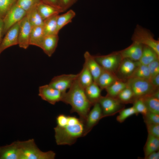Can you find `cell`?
<instances>
[{"instance_id":"836d02e7","label":"cell","mask_w":159,"mask_h":159,"mask_svg":"<svg viewBox=\"0 0 159 159\" xmlns=\"http://www.w3.org/2000/svg\"><path fill=\"white\" fill-rule=\"evenodd\" d=\"M41 2V0H16V4L27 12Z\"/></svg>"},{"instance_id":"ee69618b","label":"cell","mask_w":159,"mask_h":159,"mask_svg":"<svg viewBox=\"0 0 159 159\" xmlns=\"http://www.w3.org/2000/svg\"><path fill=\"white\" fill-rule=\"evenodd\" d=\"M3 19L0 17V43L1 41V38L3 35Z\"/></svg>"},{"instance_id":"ab89813d","label":"cell","mask_w":159,"mask_h":159,"mask_svg":"<svg viewBox=\"0 0 159 159\" xmlns=\"http://www.w3.org/2000/svg\"><path fill=\"white\" fill-rule=\"evenodd\" d=\"M77 1L78 0H60V7L62 12L66 11Z\"/></svg>"},{"instance_id":"d590c367","label":"cell","mask_w":159,"mask_h":159,"mask_svg":"<svg viewBox=\"0 0 159 159\" xmlns=\"http://www.w3.org/2000/svg\"><path fill=\"white\" fill-rule=\"evenodd\" d=\"M133 103V106L138 114L140 113L144 115L148 112L146 106L141 98L135 99Z\"/></svg>"},{"instance_id":"1f68e13d","label":"cell","mask_w":159,"mask_h":159,"mask_svg":"<svg viewBox=\"0 0 159 159\" xmlns=\"http://www.w3.org/2000/svg\"><path fill=\"white\" fill-rule=\"evenodd\" d=\"M116 98L122 104L133 103L134 100L133 92L127 86L119 94Z\"/></svg>"},{"instance_id":"f546056e","label":"cell","mask_w":159,"mask_h":159,"mask_svg":"<svg viewBox=\"0 0 159 159\" xmlns=\"http://www.w3.org/2000/svg\"><path fill=\"white\" fill-rule=\"evenodd\" d=\"M144 102L148 112L159 114V99L150 95L141 97Z\"/></svg>"},{"instance_id":"f1b7e54d","label":"cell","mask_w":159,"mask_h":159,"mask_svg":"<svg viewBox=\"0 0 159 159\" xmlns=\"http://www.w3.org/2000/svg\"><path fill=\"white\" fill-rule=\"evenodd\" d=\"M26 13V16L32 27L43 25L44 20L38 12L37 6L32 8Z\"/></svg>"},{"instance_id":"d4e9b609","label":"cell","mask_w":159,"mask_h":159,"mask_svg":"<svg viewBox=\"0 0 159 159\" xmlns=\"http://www.w3.org/2000/svg\"><path fill=\"white\" fill-rule=\"evenodd\" d=\"M159 149V138L148 134L143 148L144 159L151 153L158 150Z\"/></svg>"},{"instance_id":"b9f144b4","label":"cell","mask_w":159,"mask_h":159,"mask_svg":"<svg viewBox=\"0 0 159 159\" xmlns=\"http://www.w3.org/2000/svg\"><path fill=\"white\" fill-rule=\"evenodd\" d=\"M150 82L157 89L159 88V74L151 78Z\"/></svg>"},{"instance_id":"484cf974","label":"cell","mask_w":159,"mask_h":159,"mask_svg":"<svg viewBox=\"0 0 159 159\" xmlns=\"http://www.w3.org/2000/svg\"><path fill=\"white\" fill-rule=\"evenodd\" d=\"M77 79L80 84L84 88L93 82L92 76L85 63L82 70L77 74Z\"/></svg>"},{"instance_id":"83f0119b","label":"cell","mask_w":159,"mask_h":159,"mask_svg":"<svg viewBox=\"0 0 159 159\" xmlns=\"http://www.w3.org/2000/svg\"><path fill=\"white\" fill-rule=\"evenodd\" d=\"M76 15L75 11L70 9L65 13L57 16V32L58 34L59 31L64 26L72 21Z\"/></svg>"},{"instance_id":"6da1fadb","label":"cell","mask_w":159,"mask_h":159,"mask_svg":"<svg viewBox=\"0 0 159 159\" xmlns=\"http://www.w3.org/2000/svg\"><path fill=\"white\" fill-rule=\"evenodd\" d=\"M57 126L54 128V137L58 145H72L78 138L83 137L84 124L80 118L64 114L56 118Z\"/></svg>"},{"instance_id":"ac0fdd59","label":"cell","mask_w":159,"mask_h":159,"mask_svg":"<svg viewBox=\"0 0 159 159\" xmlns=\"http://www.w3.org/2000/svg\"><path fill=\"white\" fill-rule=\"evenodd\" d=\"M59 39L58 34L45 36L40 48L48 57H51L56 50Z\"/></svg>"},{"instance_id":"5b68a950","label":"cell","mask_w":159,"mask_h":159,"mask_svg":"<svg viewBox=\"0 0 159 159\" xmlns=\"http://www.w3.org/2000/svg\"><path fill=\"white\" fill-rule=\"evenodd\" d=\"M131 39L133 42L150 47L159 56V41L154 38L148 30L137 25Z\"/></svg>"},{"instance_id":"7c38bea8","label":"cell","mask_w":159,"mask_h":159,"mask_svg":"<svg viewBox=\"0 0 159 159\" xmlns=\"http://www.w3.org/2000/svg\"><path fill=\"white\" fill-rule=\"evenodd\" d=\"M32 27L26 15L20 21L18 34V45L24 49L29 45V40Z\"/></svg>"},{"instance_id":"f6af8a7d","label":"cell","mask_w":159,"mask_h":159,"mask_svg":"<svg viewBox=\"0 0 159 159\" xmlns=\"http://www.w3.org/2000/svg\"><path fill=\"white\" fill-rule=\"evenodd\" d=\"M153 97L159 99V89L157 90L151 94L150 95Z\"/></svg>"},{"instance_id":"ba28073f","label":"cell","mask_w":159,"mask_h":159,"mask_svg":"<svg viewBox=\"0 0 159 159\" xmlns=\"http://www.w3.org/2000/svg\"><path fill=\"white\" fill-rule=\"evenodd\" d=\"M26 12L16 5H13L3 18V35L26 15Z\"/></svg>"},{"instance_id":"e0dca14e","label":"cell","mask_w":159,"mask_h":159,"mask_svg":"<svg viewBox=\"0 0 159 159\" xmlns=\"http://www.w3.org/2000/svg\"><path fill=\"white\" fill-rule=\"evenodd\" d=\"M84 56V63L92 76L93 82H96L102 72V68L96 60L94 56L91 55L88 51L85 52Z\"/></svg>"},{"instance_id":"8d00e7d4","label":"cell","mask_w":159,"mask_h":159,"mask_svg":"<svg viewBox=\"0 0 159 159\" xmlns=\"http://www.w3.org/2000/svg\"><path fill=\"white\" fill-rule=\"evenodd\" d=\"M143 116L146 124H159V114L148 112Z\"/></svg>"},{"instance_id":"d6a6232c","label":"cell","mask_w":159,"mask_h":159,"mask_svg":"<svg viewBox=\"0 0 159 159\" xmlns=\"http://www.w3.org/2000/svg\"><path fill=\"white\" fill-rule=\"evenodd\" d=\"M119 113L118 115L116 117V120L120 123L123 122L127 118L133 115H138L133 106L126 108H124Z\"/></svg>"},{"instance_id":"7a4b0ae2","label":"cell","mask_w":159,"mask_h":159,"mask_svg":"<svg viewBox=\"0 0 159 159\" xmlns=\"http://www.w3.org/2000/svg\"><path fill=\"white\" fill-rule=\"evenodd\" d=\"M62 101L70 105L71 106V113H77L84 123L92 105L87 99L84 88L80 84L77 78L68 92L64 94Z\"/></svg>"},{"instance_id":"52a82bcc","label":"cell","mask_w":159,"mask_h":159,"mask_svg":"<svg viewBox=\"0 0 159 159\" xmlns=\"http://www.w3.org/2000/svg\"><path fill=\"white\" fill-rule=\"evenodd\" d=\"M94 57L103 69L115 74L122 59L118 51L107 55Z\"/></svg>"},{"instance_id":"5bb4252c","label":"cell","mask_w":159,"mask_h":159,"mask_svg":"<svg viewBox=\"0 0 159 159\" xmlns=\"http://www.w3.org/2000/svg\"><path fill=\"white\" fill-rule=\"evenodd\" d=\"M143 45L133 42L127 48L118 51L122 59L127 58L135 61H139L141 56Z\"/></svg>"},{"instance_id":"74e56055","label":"cell","mask_w":159,"mask_h":159,"mask_svg":"<svg viewBox=\"0 0 159 159\" xmlns=\"http://www.w3.org/2000/svg\"><path fill=\"white\" fill-rule=\"evenodd\" d=\"M147 66L150 73L151 79L159 74V59L152 62Z\"/></svg>"},{"instance_id":"4316f807","label":"cell","mask_w":159,"mask_h":159,"mask_svg":"<svg viewBox=\"0 0 159 159\" xmlns=\"http://www.w3.org/2000/svg\"><path fill=\"white\" fill-rule=\"evenodd\" d=\"M127 86L126 82L119 79L107 87L105 89L108 96L117 97L119 94Z\"/></svg>"},{"instance_id":"3957f363","label":"cell","mask_w":159,"mask_h":159,"mask_svg":"<svg viewBox=\"0 0 159 159\" xmlns=\"http://www.w3.org/2000/svg\"><path fill=\"white\" fill-rule=\"evenodd\" d=\"M20 159H54L56 153L50 150L43 152L38 148L33 139L18 141Z\"/></svg>"},{"instance_id":"603a6c76","label":"cell","mask_w":159,"mask_h":159,"mask_svg":"<svg viewBox=\"0 0 159 159\" xmlns=\"http://www.w3.org/2000/svg\"><path fill=\"white\" fill-rule=\"evenodd\" d=\"M159 59V56L152 49L147 46L143 45L142 54L139 62L148 65L152 62Z\"/></svg>"},{"instance_id":"8992f818","label":"cell","mask_w":159,"mask_h":159,"mask_svg":"<svg viewBox=\"0 0 159 159\" xmlns=\"http://www.w3.org/2000/svg\"><path fill=\"white\" fill-rule=\"evenodd\" d=\"M98 102L102 109L103 118L114 115L125 107L117 98L107 95L102 96Z\"/></svg>"},{"instance_id":"f35d334b","label":"cell","mask_w":159,"mask_h":159,"mask_svg":"<svg viewBox=\"0 0 159 159\" xmlns=\"http://www.w3.org/2000/svg\"><path fill=\"white\" fill-rule=\"evenodd\" d=\"M148 134L159 138V124H146Z\"/></svg>"},{"instance_id":"9c48e42d","label":"cell","mask_w":159,"mask_h":159,"mask_svg":"<svg viewBox=\"0 0 159 159\" xmlns=\"http://www.w3.org/2000/svg\"><path fill=\"white\" fill-rule=\"evenodd\" d=\"M64 93L49 84L40 86L39 88V96L42 100L53 105L59 101H62Z\"/></svg>"},{"instance_id":"60d3db41","label":"cell","mask_w":159,"mask_h":159,"mask_svg":"<svg viewBox=\"0 0 159 159\" xmlns=\"http://www.w3.org/2000/svg\"><path fill=\"white\" fill-rule=\"evenodd\" d=\"M41 1L43 3L59 9L61 10L60 7V0H41Z\"/></svg>"},{"instance_id":"7bdbcfd3","label":"cell","mask_w":159,"mask_h":159,"mask_svg":"<svg viewBox=\"0 0 159 159\" xmlns=\"http://www.w3.org/2000/svg\"><path fill=\"white\" fill-rule=\"evenodd\" d=\"M145 159H159V150L149 154Z\"/></svg>"},{"instance_id":"e575fe53","label":"cell","mask_w":159,"mask_h":159,"mask_svg":"<svg viewBox=\"0 0 159 159\" xmlns=\"http://www.w3.org/2000/svg\"><path fill=\"white\" fill-rule=\"evenodd\" d=\"M16 0H0V17L3 19Z\"/></svg>"},{"instance_id":"277c9868","label":"cell","mask_w":159,"mask_h":159,"mask_svg":"<svg viewBox=\"0 0 159 159\" xmlns=\"http://www.w3.org/2000/svg\"><path fill=\"white\" fill-rule=\"evenodd\" d=\"M126 82L133 92L134 100L150 95L159 89L155 87L150 81L144 79L130 77Z\"/></svg>"},{"instance_id":"cb8c5ba5","label":"cell","mask_w":159,"mask_h":159,"mask_svg":"<svg viewBox=\"0 0 159 159\" xmlns=\"http://www.w3.org/2000/svg\"><path fill=\"white\" fill-rule=\"evenodd\" d=\"M58 15H54L44 21L43 28L44 36L58 34L57 32V22Z\"/></svg>"},{"instance_id":"30bf717a","label":"cell","mask_w":159,"mask_h":159,"mask_svg":"<svg viewBox=\"0 0 159 159\" xmlns=\"http://www.w3.org/2000/svg\"><path fill=\"white\" fill-rule=\"evenodd\" d=\"M93 106L92 108L88 112L84 123L83 137L87 135L100 120L103 118L102 109L99 102L95 103Z\"/></svg>"},{"instance_id":"8fae6325","label":"cell","mask_w":159,"mask_h":159,"mask_svg":"<svg viewBox=\"0 0 159 159\" xmlns=\"http://www.w3.org/2000/svg\"><path fill=\"white\" fill-rule=\"evenodd\" d=\"M77 76V74H63L56 76L51 80L50 85L64 93L72 85Z\"/></svg>"},{"instance_id":"9a60e30c","label":"cell","mask_w":159,"mask_h":159,"mask_svg":"<svg viewBox=\"0 0 159 159\" xmlns=\"http://www.w3.org/2000/svg\"><path fill=\"white\" fill-rule=\"evenodd\" d=\"M0 159H20L18 140L0 146Z\"/></svg>"},{"instance_id":"2e32d148","label":"cell","mask_w":159,"mask_h":159,"mask_svg":"<svg viewBox=\"0 0 159 159\" xmlns=\"http://www.w3.org/2000/svg\"><path fill=\"white\" fill-rule=\"evenodd\" d=\"M140 64L139 61L127 58L122 59L117 72H118L122 78L127 79L131 77Z\"/></svg>"},{"instance_id":"7402d4cb","label":"cell","mask_w":159,"mask_h":159,"mask_svg":"<svg viewBox=\"0 0 159 159\" xmlns=\"http://www.w3.org/2000/svg\"><path fill=\"white\" fill-rule=\"evenodd\" d=\"M44 37L43 26L32 27L29 45L41 48Z\"/></svg>"},{"instance_id":"ffe728a7","label":"cell","mask_w":159,"mask_h":159,"mask_svg":"<svg viewBox=\"0 0 159 159\" xmlns=\"http://www.w3.org/2000/svg\"><path fill=\"white\" fill-rule=\"evenodd\" d=\"M84 90L87 99L92 106L94 104L98 102L102 96V90L94 82L85 88Z\"/></svg>"},{"instance_id":"4fadbf2b","label":"cell","mask_w":159,"mask_h":159,"mask_svg":"<svg viewBox=\"0 0 159 159\" xmlns=\"http://www.w3.org/2000/svg\"><path fill=\"white\" fill-rule=\"evenodd\" d=\"M20 21L13 25L7 31L5 36L1 41L0 43V54L7 48L18 44Z\"/></svg>"},{"instance_id":"d6986e66","label":"cell","mask_w":159,"mask_h":159,"mask_svg":"<svg viewBox=\"0 0 159 159\" xmlns=\"http://www.w3.org/2000/svg\"><path fill=\"white\" fill-rule=\"evenodd\" d=\"M119 79H120L116 74L102 69V72L95 83L102 90L105 89Z\"/></svg>"},{"instance_id":"4dcf8cb0","label":"cell","mask_w":159,"mask_h":159,"mask_svg":"<svg viewBox=\"0 0 159 159\" xmlns=\"http://www.w3.org/2000/svg\"><path fill=\"white\" fill-rule=\"evenodd\" d=\"M130 77L143 79L150 81L151 77L148 66L140 63Z\"/></svg>"},{"instance_id":"44dd1931","label":"cell","mask_w":159,"mask_h":159,"mask_svg":"<svg viewBox=\"0 0 159 159\" xmlns=\"http://www.w3.org/2000/svg\"><path fill=\"white\" fill-rule=\"evenodd\" d=\"M37 8L44 21L54 15L59 14L62 12L60 9L43 3L41 1L37 5Z\"/></svg>"}]
</instances>
